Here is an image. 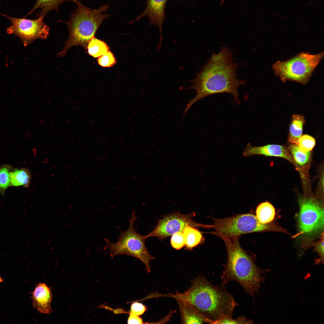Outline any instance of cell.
I'll use <instances>...</instances> for the list:
<instances>
[{"instance_id": "cell-31", "label": "cell", "mask_w": 324, "mask_h": 324, "mask_svg": "<svg viewBox=\"0 0 324 324\" xmlns=\"http://www.w3.org/2000/svg\"><path fill=\"white\" fill-rule=\"evenodd\" d=\"M224 0H221V4H222L224 3Z\"/></svg>"}, {"instance_id": "cell-9", "label": "cell", "mask_w": 324, "mask_h": 324, "mask_svg": "<svg viewBox=\"0 0 324 324\" xmlns=\"http://www.w3.org/2000/svg\"><path fill=\"white\" fill-rule=\"evenodd\" d=\"M12 23L7 29L8 34L18 37L25 46L38 38L46 39L49 35V27L44 22V16L35 20L18 18L6 16Z\"/></svg>"}, {"instance_id": "cell-6", "label": "cell", "mask_w": 324, "mask_h": 324, "mask_svg": "<svg viewBox=\"0 0 324 324\" xmlns=\"http://www.w3.org/2000/svg\"><path fill=\"white\" fill-rule=\"evenodd\" d=\"M323 56V52L315 54L302 52L288 60L277 61L273 65L272 69L283 82L290 80L305 84Z\"/></svg>"}, {"instance_id": "cell-14", "label": "cell", "mask_w": 324, "mask_h": 324, "mask_svg": "<svg viewBox=\"0 0 324 324\" xmlns=\"http://www.w3.org/2000/svg\"><path fill=\"white\" fill-rule=\"evenodd\" d=\"M182 324H212L201 311L190 303L183 300H177Z\"/></svg>"}, {"instance_id": "cell-13", "label": "cell", "mask_w": 324, "mask_h": 324, "mask_svg": "<svg viewBox=\"0 0 324 324\" xmlns=\"http://www.w3.org/2000/svg\"><path fill=\"white\" fill-rule=\"evenodd\" d=\"M32 294L33 308L41 313H51L52 295L50 288L45 284L40 283L37 285Z\"/></svg>"}, {"instance_id": "cell-3", "label": "cell", "mask_w": 324, "mask_h": 324, "mask_svg": "<svg viewBox=\"0 0 324 324\" xmlns=\"http://www.w3.org/2000/svg\"><path fill=\"white\" fill-rule=\"evenodd\" d=\"M225 244L228 259L225 269L221 276L222 284L230 281L239 283L248 294L254 297L259 293L261 284L265 281L262 275L268 271L256 266L254 257L248 254L241 248L239 236L228 237L219 236Z\"/></svg>"}, {"instance_id": "cell-30", "label": "cell", "mask_w": 324, "mask_h": 324, "mask_svg": "<svg viewBox=\"0 0 324 324\" xmlns=\"http://www.w3.org/2000/svg\"><path fill=\"white\" fill-rule=\"evenodd\" d=\"M3 280L0 275V283L3 282Z\"/></svg>"}, {"instance_id": "cell-28", "label": "cell", "mask_w": 324, "mask_h": 324, "mask_svg": "<svg viewBox=\"0 0 324 324\" xmlns=\"http://www.w3.org/2000/svg\"><path fill=\"white\" fill-rule=\"evenodd\" d=\"M129 316L128 320V324H143L142 319L139 316H135L129 314Z\"/></svg>"}, {"instance_id": "cell-8", "label": "cell", "mask_w": 324, "mask_h": 324, "mask_svg": "<svg viewBox=\"0 0 324 324\" xmlns=\"http://www.w3.org/2000/svg\"><path fill=\"white\" fill-rule=\"evenodd\" d=\"M299 211L298 216L300 233L311 236L321 231L324 226V209L322 204L313 197L299 199Z\"/></svg>"}, {"instance_id": "cell-24", "label": "cell", "mask_w": 324, "mask_h": 324, "mask_svg": "<svg viewBox=\"0 0 324 324\" xmlns=\"http://www.w3.org/2000/svg\"><path fill=\"white\" fill-rule=\"evenodd\" d=\"M97 61L99 65L104 67H111L116 63L113 54L110 51L99 57Z\"/></svg>"}, {"instance_id": "cell-19", "label": "cell", "mask_w": 324, "mask_h": 324, "mask_svg": "<svg viewBox=\"0 0 324 324\" xmlns=\"http://www.w3.org/2000/svg\"><path fill=\"white\" fill-rule=\"evenodd\" d=\"M10 186H29L31 179V174L29 170L26 168L16 169L12 171L10 174Z\"/></svg>"}, {"instance_id": "cell-12", "label": "cell", "mask_w": 324, "mask_h": 324, "mask_svg": "<svg viewBox=\"0 0 324 324\" xmlns=\"http://www.w3.org/2000/svg\"><path fill=\"white\" fill-rule=\"evenodd\" d=\"M244 156L262 155L283 158L293 164L300 172L301 168L295 163L288 148L284 146L269 144L261 146H254L248 144L243 152Z\"/></svg>"}, {"instance_id": "cell-26", "label": "cell", "mask_w": 324, "mask_h": 324, "mask_svg": "<svg viewBox=\"0 0 324 324\" xmlns=\"http://www.w3.org/2000/svg\"><path fill=\"white\" fill-rule=\"evenodd\" d=\"M252 321L247 319L243 316L239 317L236 319L233 318H226L217 322L216 324H252Z\"/></svg>"}, {"instance_id": "cell-4", "label": "cell", "mask_w": 324, "mask_h": 324, "mask_svg": "<svg viewBox=\"0 0 324 324\" xmlns=\"http://www.w3.org/2000/svg\"><path fill=\"white\" fill-rule=\"evenodd\" d=\"M108 5L97 9H92L82 5L77 8L71 14L66 23L69 30L68 39L65 42L63 49L58 55L63 57L68 50L74 46H80L87 48L88 43L94 37L100 26L110 15L105 14Z\"/></svg>"}, {"instance_id": "cell-16", "label": "cell", "mask_w": 324, "mask_h": 324, "mask_svg": "<svg viewBox=\"0 0 324 324\" xmlns=\"http://www.w3.org/2000/svg\"><path fill=\"white\" fill-rule=\"evenodd\" d=\"M292 118L288 140L290 143L297 144L302 135L305 120L304 116L298 114H294Z\"/></svg>"}, {"instance_id": "cell-27", "label": "cell", "mask_w": 324, "mask_h": 324, "mask_svg": "<svg viewBox=\"0 0 324 324\" xmlns=\"http://www.w3.org/2000/svg\"><path fill=\"white\" fill-rule=\"evenodd\" d=\"M146 310V307L142 304L137 302H134L131 305L129 314L139 316L143 314Z\"/></svg>"}, {"instance_id": "cell-15", "label": "cell", "mask_w": 324, "mask_h": 324, "mask_svg": "<svg viewBox=\"0 0 324 324\" xmlns=\"http://www.w3.org/2000/svg\"><path fill=\"white\" fill-rule=\"evenodd\" d=\"M182 233L184 240L185 246L188 250H192L194 247L202 244L204 241V239L202 233L196 228L188 226L184 228Z\"/></svg>"}, {"instance_id": "cell-20", "label": "cell", "mask_w": 324, "mask_h": 324, "mask_svg": "<svg viewBox=\"0 0 324 324\" xmlns=\"http://www.w3.org/2000/svg\"><path fill=\"white\" fill-rule=\"evenodd\" d=\"M87 49L88 54L94 58L100 57L109 50L105 43L94 37L89 41Z\"/></svg>"}, {"instance_id": "cell-21", "label": "cell", "mask_w": 324, "mask_h": 324, "mask_svg": "<svg viewBox=\"0 0 324 324\" xmlns=\"http://www.w3.org/2000/svg\"><path fill=\"white\" fill-rule=\"evenodd\" d=\"M288 149L294 161L299 166H304L309 162L311 156L310 152H304L294 144L290 145Z\"/></svg>"}, {"instance_id": "cell-22", "label": "cell", "mask_w": 324, "mask_h": 324, "mask_svg": "<svg viewBox=\"0 0 324 324\" xmlns=\"http://www.w3.org/2000/svg\"><path fill=\"white\" fill-rule=\"evenodd\" d=\"M11 167L8 165H4L0 166V192L4 194L5 190L10 186L11 172Z\"/></svg>"}, {"instance_id": "cell-2", "label": "cell", "mask_w": 324, "mask_h": 324, "mask_svg": "<svg viewBox=\"0 0 324 324\" xmlns=\"http://www.w3.org/2000/svg\"><path fill=\"white\" fill-rule=\"evenodd\" d=\"M225 285H214L204 276L200 275L191 282L186 292L170 294V297L192 304L215 324L220 320L232 318L235 307L238 305L233 296L227 290Z\"/></svg>"}, {"instance_id": "cell-11", "label": "cell", "mask_w": 324, "mask_h": 324, "mask_svg": "<svg viewBox=\"0 0 324 324\" xmlns=\"http://www.w3.org/2000/svg\"><path fill=\"white\" fill-rule=\"evenodd\" d=\"M167 0H147V5L144 11L135 20H139L147 16L149 19L150 24L158 27L159 29L160 41L158 48L160 49L163 38L162 26L165 17V9Z\"/></svg>"}, {"instance_id": "cell-23", "label": "cell", "mask_w": 324, "mask_h": 324, "mask_svg": "<svg viewBox=\"0 0 324 324\" xmlns=\"http://www.w3.org/2000/svg\"><path fill=\"white\" fill-rule=\"evenodd\" d=\"M315 144L314 138L308 135H303L300 137L296 145L302 151L305 152L311 151Z\"/></svg>"}, {"instance_id": "cell-7", "label": "cell", "mask_w": 324, "mask_h": 324, "mask_svg": "<svg viewBox=\"0 0 324 324\" xmlns=\"http://www.w3.org/2000/svg\"><path fill=\"white\" fill-rule=\"evenodd\" d=\"M213 224L210 225L214 230L213 233L218 237L239 236L248 233L262 232L269 230L270 226L260 222L256 216L248 213L231 217L213 219Z\"/></svg>"}, {"instance_id": "cell-1", "label": "cell", "mask_w": 324, "mask_h": 324, "mask_svg": "<svg viewBox=\"0 0 324 324\" xmlns=\"http://www.w3.org/2000/svg\"><path fill=\"white\" fill-rule=\"evenodd\" d=\"M238 68L237 64L233 61L232 52L226 47H223L218 53H213L196 76L190 81L193 85L188 88L194 90L196 94L188 101L183 117L196 102L212 94H231L235 102L239 103L238 88L246 81L237 77Z\"/></svg>"}, {"instance_id": "cell-18", "label": "cell", "mask_w": 324, "mask_h": 324, "mask_svg": "<svg viewBox=\"0 0 324 324\" xmlns=\"http://www.w3.org/2000/svg\"><path fill=\"white\" fill-rule=\"evenodd\" d=\"M256 214V217L260 222L266 224L274 219L275 215V209L269 202H263L257 206Z\"/></svg>"}, {"instance_id": "cell-25", "label": "cell", "mask_w": 324, "mask_h": 324, "mask_svg": "<svg viewBox=\"0 0 324 324\" xmlns=\"http://www.w3.org/2000/svg\"><path fill=\"white\" fill-rule=\"evenodd\" d=\"M171 244L174 248L178 250L185 246V242L182 232L173 234L171 238Z\"/></svg>"}, {"instance_id": "cell-17", "label": "cell", "mask_w": 324, "mask_h": 324, "mask_svg": "<svg viewBox=\"0 0 324 324\" xmlns=\"http://www.w3.org/2000/svg\"><path fill=\"white\" fill-rule=\"evenodd\" d=\"M67 1L73 2L77 5L81 3L79 0H37L33 8L27 16L32 14L36 9L40 8L41 11L39 14V16L43 15L45 16L52 10H57L59 5Z\"/></svg>"}, {"instance_id": "cell-10", "label": "cell", "mask_w": 324, "mask_h": 324, "mask_svg": "<svg viewBox=\"0 0 324 324\" xmlns=\"http://www.w3.org/2000/svg\"><path fill=\"white\" fill-rule=\"evenodd\" d=\"M195 216L192 212L184 214L178 212L167 214L160 219L154 230L146 235L148 238L156 237L162 240L173 234L182 232L188 226L195 228H209V225L194 221L192 218Z\"/></svg>"}, {"instance_id": "cell-29", "label": "cell", "mask_w": 324, "mask_h": 324, "mask_svg": "<svg viewBox=\"0 0 324 324\" xmlns=\"http://www.w3.org/2000/svg\"><path fill=\"white\" fill-rule=\"evenodd\" d=\"M315 247L316 251L318 253L322 259H323L324 256V240L323 238L319 242L315 244Z\"/></svg>"}, {"instance_id": "cell-5", "label": "cell", "mask_w": 324, "mask_h": 324, "mask_svg": "<svg viewBox=\"0 0 324 324\" xmlns=\"http://www.w3.org/2000/svg\"><path fill=\"white\" fill-rule=\"evenodd\" d=\"M137 219L135 212L132 211L128 230L121 232L115 243L105 238L106 244L104 249L109 250L112 258L117 255H122L138 259L144 264L146 270L149 273L151 271L150 262L155 258L149 254L146 247L145 241L148 238L146 235L142 236L134 230V225Z\"/></svg>"}]
</instances>
